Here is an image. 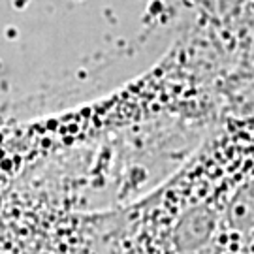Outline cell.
Segmentation results:
<instances>
[{
    "instance_id": "obj_1",
    "label": "cell",
    "mask_w": 254,
    "mask_h": 254,
    "mask_svg": "<svg viewBox=\"0 0 254 254\" xmlns=\"http://www.w3.org/2000/svg\"><path fill=\"white\" fill-rule=\"evenodd\" d=\"M198 2L201 9L220 19H232L241 15L243 11H249L254 6V0H194Z\"/></svg>"
}]
</instances>
